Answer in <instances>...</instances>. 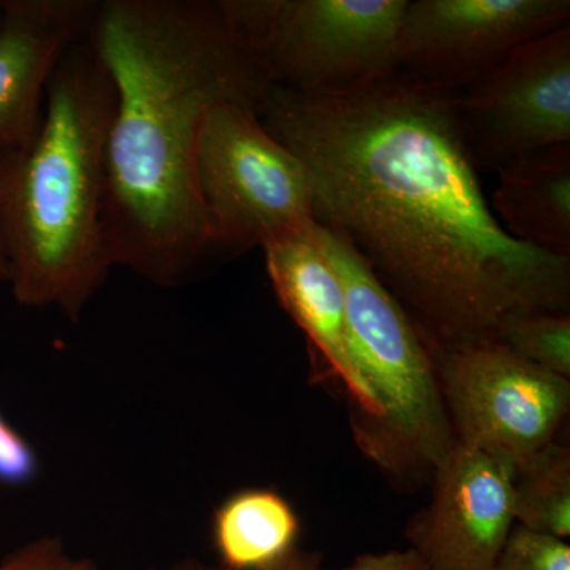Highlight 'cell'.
I'll list each match as a JSON object with an SVG mask.
<instances>
[{
  "instance_id": "6da1fadb",
  "label": "cell",
  "mask_w": 570,
  "mask_h": 570,
  "mask_svg": "<svg viewBox=\"0 0 570 570\" xmlns=\"http://www.w3.org/2000/svg\"><path fill=\"white\" fill-rule=\"evenodd\" d=\"M453 97L393 71L346 91L272 88L261 110L305 165L317 223L363 255L431 346L494 340L512 314L570 307V258L502 228Z\"/></svg>"
},
{
  "instance_id": "7a4b0ae2",
  "label": "cell",
  "mask_w": 570,
  "mask_h": 570,
  "mask_svg": "<svg viewBox=\"0 0 570 570\" xmlns=\"http://www.w3.org/2000/svg\"><path fill=\"white\" fill-rule=\"evenodd\" d=\"M88 40L115 88L108 261L159 287H181L212 254L195 181L206 115L223 102L261 111L272 86L219 2L102 0Z\"/></svg>"
},
{
  "instance_id": "3957f363",
  "label": "cell",
  "mask_w": 570,
  "mask_h": 570,
  "mask_svg": "<svg viewBox=\"0 0 570 570\" xmlns=\"http://www.w3.org/2000/svg\"><path fill=\"white\" fill-rule=\"evenodd\" d=\"M115 88L88 37L66 52L24 149L0 153V249L11 295L71 322L107 281L105 153Z\"/></svg>"
},
{
  "instance_id": "277c9868",
  "label": "cell",
  "mask_w": 570,
  "mask_h": 570,
  "mask_svg": "<svg viewBox=\"0 0 570 570\" xmlns=\"http://www.w3.org/2000/svg\"><path fill=\"white\" fill-rule=\"evenodd\" d=\"M313 234L343 284L352 352L381 411L356 445L400 485L426 482L456 444L433 346L343 235L318 223Z\"/></svg>"
},
{
  "instance_id": "5b68a950",
  "label": "cell",
  "mask_w": 570,
  "mask_h": 570,
  "mask_svg": "<svg viewBox=\"0 0 570 570\" xmlns=\"http://www.w3.org/2000/svg\"><path fill=\"white\" fill-rule=\"evenodd\" d=\"M269 86L346 91L395 71L409 0H217Z\"/></svg>"
},
{
  "instance_id": "8992f818",
  "label": "cell",
  "mask_w": 570,
  "mask_h": 570,
  "mask_svg": "<svg viewBox=\"0 0 570 570\" xmlns=\"http://www.w3.org/2000/svg\"><path fill=\"white\" fill-rule=\"evenodd\" d=\"M195 181L209 253L264 249L317 223L305 165L250 105L223 102L206 115Z\"/></svg>"
},
{
  "instance_id": "52a82bcc",
  "label": "cell",
  "mask_w": 570,
  "mask_h": 570,
  "mask_svg": "<svg viewBox=\"0 0 570 570\" xmlns=\"http://www.w3.org/2000/svg\"><path fill=\"white\" fill-rule=\"evenodd\" d=\"M433 351L456 444L515 472L553 442L570 407L569 379L532 365L497 340Z\"/></svg>"
},
{
  "instance_id": "ba28073f",
  "label": "cell",
  "mask_w": 570,
  "mask_h": 570,
  "mask_svg": "<svg viewBox=\"0 0 570 570\" xmlns=\"http://www.w3.org/2000/svg\"><path fill=\"white\" fill-rule=\"evenodd\" d=\"M453 100L478 167L569 145L570 26L521 45Z\"/></svg>"
},
{
  "instance_id": "9c48e42d",
  "label": "cell",
  "mask_w": 570,
  "mask_h": 570,
  "mask_svg": "<svg viewBox=\"0 0 570 570\" xmlns=\"http://www.w3.org/2000/svg\"><path fill=\"white\" fill-rule=\"evenodd\" d=\"M569 0H415L397 33L395 73L459 94L532 39L569 24Z\"/></svg>"
},
{
  "instance_id": "30bf717a",
  "label": "cell",
  "mask_w": 570,
  "mask_h": 570,
  "mask_svg": "<svg viewBox=\"0 0 570 570\" xmlns=\"http://www.w3.org/2000/svg\"><path fill=\"white\" fill-rule=\"evenodd\" d=\"M513 475L455 444L433 472L430 505L409 523V549L433 570H491L515 527Z\"/></svg>"
},
{
  "instance_id": "8fae6325",
  "label": "cell",
  "mask_w": 570,
  "mask_h": 570,
  "mask_svg": "<svg viewBox=\"0 0 570 570\" xmlns=\"http://www.w3.org/2000/svg\"><path fill=\"white\" fill-rule=\"evenodd\" d=\"M96 0H0V153L39 134L47 88L66 52L91 31Z\"/></svg>"
},
{
  "instance_id": "7c38bea8",
  "label": "cell",
  "mask_w": 570,
  "mask_h": 570,
  "mask_svg": "<svg viewBox=\"0 0 570 570\" xmlns=\"http://www.w3.org/2000/svg\"><path fill=\"white\" fill-rule=\"evenodd\" d=\"M314 225L266 245V272L285 313L346 387L356 441L377 422L381 411L356 366L343 284L314 238Z\"/></svg>"
},
{
  "instance_id": "4fadbf2b",
  "label": "cell",
  "mask_w": 570,
  "mask_h": 570,
  "mask_svg": "<svg viewBox=\"0 0 570 570\" xmlns=\"http://www.w3.org/2000/svg\"><path fill=\"white\" fill-rule=\"evenodd\" d=\"M491 209L513 239L570 258V146L528 154L499 168Z\"/></svg>"
},
{
  "instance_id": "5bb4252c",
  "label": "cell",
  "mask_w": 570,
  "mask_h": 570,
  "mask_svg": "<svg viewBox=\"0 0 570 570\" xmlns=\"http://www.w3.org/2000/svg\"><path fill=\"white\" fill-rule=\"evenodd\" d=\"M298 515L273 490L238 491L214 513V547L228 570H268L298 549Z\"/></svg>"
},
{
  "instance_id": "9a60e30c",
  "label": "cell",
  "mask_w": 570,
  "mask_h": 570,
  "mask_svg": "<svg viewBox=\"0 0 570 570\" xmlns=\"http://www.w3.org/2000/svg\"><path fill=\"white\" fill-rule=\"evenodd\" d=\"M517 527L561 540L570 538V450L550 442L513 475Z\"/></svg>"
},
{
  "instance_id": "2e32d148",
  "label": "cell",
  "mask_w": 570,
  "mask_h": 570,
  "mask_svg": "<svg viewBox=\"0 0 570 570\" xmlns=\"http://www.w3.org/2000/svg\"><path fill=\"white\" fill-rule=\"evenodd\" d=\"M494 340L532 365L570 379V316L562 311H524L499 326Z\"/></svg>"
},
{
  "instance_id": "e0dca14e",
  "label": "cell",
  "mask_w": 570,
  "mask_h": 570,
  "mask_svg": "<svg viewBox=\"0 0 570 570\" xmlns=\"http://www.w3.org/2000/svg\"><path fill=\"white\" fill-rule=\"evenodd\" d=\"M491 570H570V547L515 524Z\"/></svg>"
},
{
  "instance_id": "ac0fdd59",
  "label": "cell",
  "mask_w": 570,
  "mask_h": 570,
  "mask_svg": "<svg viewBox=\"0 0 570 570\" xmlns=\"http://www.w3.org/2000/svg\"><path fill=\"white\" fill-rule=\"evenodd\" d=\"M37 469L31 444L0 414V482L24 485L36 478Z\"/></svg>"
},
{
  "instance_id": "d6986e66",
  "label": "cell",
  "mask_w": 570,
  "mask_h": 570,
  "mask_svg": "<svg viewBox=\"0 0 570 570\" xmlns=\"http://www.w3.org/2000/svg\"><path fill=\"white\" fill-rule=\"evenodd\" d=\"M73 561L61 539L45 535L11 551L0 570H67Z\"/></svg>"
},
{
  "instance_id": "ffe728a7",
  "label": "cell",
  "mask_w": 570,
  "mask_h": 570,
  "mask_svg": "<svg viewBox=\"0 0 570 570\" xmlns=\"http://www.w3.org/2000/svg\"><path fill=\"white\" fill-rule=\"evenodd\" d=\"M337 570H433L414 550H389L365 553Z\"/></svg>"
},
{
  "instance_id": "44dd1931",
  "label": "cell",
  "mask_w": 570,
  "mask_h": 570,
  "mask_svg": "<svg viewBox=\"0 0 570 570\" xmlns=\"http://www.w3.org/2000/svg\"><path fill=\"white\" fill-rule=\"evenodd\" d=\"M268 570H325L324 557L318 551L295 549Z\"/></svg>"
},
{
  "instance_id": "7402d4cb",
  "label": "cell",
  "mask_w": 570,
  "mask_h": 570,
  "mask_svg": "<svg viewBox=\"0 0 570 570\" xmlns=\"http://www.w3.org/2000/svg\"><path fill=\"white\" fill-rule=\"evenodd\" d=\"M151 570H228V569H225L224 566H220V564H216V566L206 564V562L193 560V558H189V560H183V561L176 562V564L168 566V568L151 569Z\"/></svg>"
},
{
  "instance_id": "603a6c76",
  "label": "cell",
  "mask_w": 570,
  "mask_h": 570,
  "mask_svg": "<svg viewBox=\"0 0 570 570\" xmlns=\"http://www.w3.org/2000/svg\"><path fill=\"white\" fill-rule=\"evenodd\" d=\"M67 570H97L96 564L89 560H75Z\"/></svg>"
},
{
  "instance_id": "cb8c5ba5",
  "label": "cell",
  "mask_w": 570,
  "mask_h": 570,
  "mask_svg": "<svg viewBox=\"0 0 570 570\" xmlns=\"http://www.w3.org/2000/svg\"><path fill=\"white\" fill-rule=\"evenodd\" d=\"M0 283L9 284V266H7L2 249H0Z\"/></svg>"
}]
</instances>
